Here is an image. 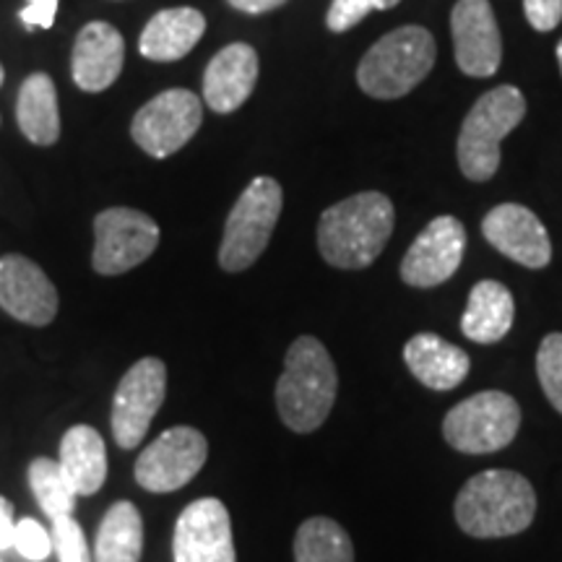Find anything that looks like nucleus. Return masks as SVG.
Here are the masks:
<instances>
[{
	"label": "nucleus",
	"instance_id": "0eeeda50",
	"mask_svg": "<svg viewBox=\"0 0 562 562\" xmlns=\"http://www.w3.org/2000/svg\"><path fill=\"white\" fill-rule=\"evenodd\" d=\"M521 427V406L510 393L482 391L456 404L442 419V435L459 453L484 456L503 451Z\"/></svg>",
	"mask_w": 562,
	"mask_h": 562
},
{
	"label": "nucleus",
	"instance_id": "7c9ffc66",
	"mask_svg": "<svg viewBox=\"0 0 562 562\" xmlns=\"http://www.w3.org/2000/svg\"><path fill=\"white\" fill-rule=\"evenodd\" d=\"M524 11L537 32H552L562 21V0H524Z\"/></svg>",
	"mask_w": 562,
	"mask_h": 562
},
{
	"label": "nucleus",
	"instance_id": "c85d7f7f",
	"mask_svg": "<svg viewBox=\"0 0 562 562\" xmlns=\"http://www.w3.org/2000/svg\"><path fill=\"white\" fill-rule=\"evenodd\" d=\"M13 547H16L26 560L40 562L50 558L53 533L40 521H34V518H21V521H16V539H13Z\"/></svg>",
	"mask_w": 562,
	"mask_h": 562
},
{
	"label": "nucleus",
	"instance_id": "4468645a",
	"mask_svg": "<svg viewBox=\"0 0 562 562\" xmlns=\"http://www.w3.org/2000/svg\"><path fill=\"white\" fill-rule=\"evenodd\" d=\"M456 63L467 76L487 79L503 63V40L490 0H459L451 11Z\"/></svg>",
	"mask_w": 562,
	"mask_h": 562
},
{
	"label": "nucleus",
	"instance_id": "20e7f679",
	"mask_svg": "<svg viewBox=\"0 0 562 562\" xmlns=\"http://www.w3.org/2000/svg\"><path fill=\"white\" fill-rule=\"evenodd\" d=\"M432 66V34L425 26H398L364 53L357 68V83L375 100H398L425 81Z\"/></svg>",
	"mask_w": 562,
	"mask_h": 562
},
{
	"label": "nucleus",
	"instance_id": "2f4dec72",
	"mask_svg": "<svg viewBox=\"0 0 562 562\" xmlns=\"http://www.w3.org/2000/svg\"><path fill=\"white\" fill-rule=\"evenodd\" d=\"M55 11H58V0H26V9L19 13V19L24 21L26 30H50L55 24Z\"/></svg>",
	"mask_w": 562,
	"mask_h": 562
},
{
	"label": "nucleus",
	"instance_id": "cd10ccee",
	"mask_svg": "<svg viewBox=\"0 0 562 562\" xmlns=\"http://www.w3.org/2000/svg\"><path fill=\"white\" fill-rule=\"evenodd\" d=\"M53 550L58 552L60 562H91V552L87 544V533L74 516L55 518L53 521Z\"/></svg>",
	"mask_w": 562,
	"mask_h": 562
},
{
	"label": "nucleus",
	"instance_id": "423d86ee",
	"mask_svg": "<svg viewBox=\"0 0 562 562\" xmlns=\"http://www.w3.org/2000/svg\"><path fill=\"white\" fill-rule=\"evenodd\" d=\"M284 193L273 178H256L232 206L220 248V266L229 273L250 269L269 248Z\"/></svg>",
	"mask_w": 562,
	"mask_h": 562
},
{
	"label": "nucleus",
	"instance_id": "5701e85b",
	"mask_svg": "<svg viewBox=\"0 0 562 562\" xmlns=\"http://www.w3.org/2000/svg\"><path fill=\"white\" fill-rule=\"evenodd\" d=\"M19 128L32 144L53 146L60 138L58 91L47 74H32L21 83L16 100Z\"/></svg>",
	"mask_w": 562,
	"mask_h": 562
},
{
	"label": "nucleus",
	"instance_id": "9d476101",
	"mask_svg": "<svg viewBox=\"0 0 562 562\" xmlns=\"http://www.w3.org/2000/svg\"><path fill=\"white\" fill-rule=\"evenodd\" d=\"M167 368L157 357H144L125 372L112 398V438L121 448H136L165 404Z\"/></svg>",
	"mask_w": 562,
	"mask_h": 562
},
{
	"label": "nucleus",
	"instance_id": "4be33fe9",
	"mask_svg": "<svg viewBox=\"0 0 562 562\" xmlns=\"http://www.w3.org/2000/svg\"><path fill=\"white\" fill-rule=\"evenodd\" d=\"M516 318V302L501 281L484 279L469 294L467 313L461 318V331L476 344H497L505 339Z\"/></svg>",
	"mask_w": 562,
	"mask_h": 562
},
{
	"label": "nucleus",
	"instance_id": "412c9836",
	"mask_svg": "<svg viewBox=\"0 0 562 562\" xmlns=\"http://www.w3.org/2000/svg\"><path fill=\"white\" fill-rule=\"evenodd\" d=\"M60 469L79 497L102 490L108 480V448L102 435L89 425H76L60 440Z\"/></svg>",
	"mask_w": 562,
	"mask_h": 562
},
{
	"label": "nucleus",
	"instance_id": "f8f14e48",
	"mask_svg": "<svg viewBox=\"0 0 562 562\" xmlns=\"http://www.w3.org/2000/svg\"><path fill=\"white\" fill-rule=\"evenodd\" d=\"M467 250V229L456 216H438L422 229L402 261L404 284L430 290L459 271Z\"/></svg>",
	"mask_w": 562,
	"mask_h": 562
},
{
	"label": "nucleus",
	"instance_id": "a878e982",
	"mask_svg": "<svg viewBox=\"0 0 562 562\" xmlns=\"http://www.w3.org/2000/svg\"><path fill=\"white\" fill-rule=\"evenodd\" d=\"M26 476H30V487L34 492V497H37L40 508L47 513V518L55 521V518L74 516L79 495H76L74 487L68 484L58 461L40 456V459H34L30 463Z\"/></svg>",
	"mask_w": 562,
	"mask_h": 562
},
{
	"label": "nucleus",
	"instance_id": "6ab92c4d",
	"mask_svg": "<svg viewBox=\"0 0 562 562\" xmlns=\"http://www.w3.org/2000/svg\"><path fill=\"white\" fill-rule=\"evenodd\" d=\"M404 362L422 385L432 391H451L467 381L472 360L461 347L438 334H417L406 341Z\"/></svg>",
	"mask_w": 562,
	"mask_h": 562
},
{
	"label": "nucleus",
	"instance_id": "e433bc0d",
	"mask_svg": "<svg viewBox=\"0 0 562 562\" xmlns=\"http://www.w3.org/2000/svg\"><path fill=\"white\" fill-rule=\"evenodd\" d=\"M3 79H5V74H3V66H0V87H3Z\"/></svg>",
	"mask_w": 562,
	"mask_h": 562
},
{
	"label": "nucleus",
	"instance_id": "72a5a7b5",
	"mask_svg": "<svg viewBox=\"0 0 562 562\" xmlns=\"http://www.w3.org/2000/svg\"><path fill=\"white\" fill-rule=\"evenodd\" d=\"M235 11H243V13H269V11H277L281 5L286 3V0H227Z\"/></svg>",
	"mask_w": 562,
	"mask_h": 562
},
{
	"label": "nucleus",
	"instance_id": "f257e3e1",
	"mask_svg": "<svg viewBox=\"0 0 562 562\" xmlns=\"http://www.w3.org/2000/svg\"><path fill=\"white\" fill-rule=\"evenodd\" d=\"M393 222V203L383 193L368 191L334 203L318 222L321 256L334 269H368L391 240Z\"/></svg>",
	"mask_w": 562,
	"mask_h": 562
},
{
	"label": "nucleus",
	"instance_id": "393cba45",
	"mask_svg": "<svg viewBox=\"0 0 562 562\" xmlns=\"http://www.w3.org/2000/svg\"><path fill=\"white\" fill-rule=\"evenodd\" d=\"M294 562H355V547L331 518H307L294 537Z\"/></svg>",
	"mask_w": 562,
	"mask_h": 562
},
{
	"label": "nucleus",
	"instance_id": "c9c22d12",
	"mask_svg": "<svg viewBox=\"0 0 562 562\" xmlns=\"http://www.w3.org/2000/svg\"><path fill=\"white\" fill-rule=\"evenodd\" d=\"M558 63H560V70H562V40H560V45H558Z\"/></svg>",
	"mask_w": 562,
	"mask_h": 562
},
{
	"label": "nucleus",
	"instance_id": "b1692460",
	"mask_svg": "<svg viewBox=\"0 0 562 562\" xmlns=\"http://www.w3.org/2000/svg\"><path fill=\"white\" fill-rule=\"evenodd\" d=\"M144 552V521L131 501L104 513L94 542V562H138Z\"/></svg>",
	"mask_w": 562,
	"mask_h": 562
},
{
	"label": "nucleus",
	"instance_id": "f704fd0d",
	"mask_svg": "<svg viewBox=\"0 0 562 562\" xmlns=\"http://www.w3.org/2000/svg\"><path fill=\"white\" fill-rule=\"evenodd\" d=\"M402 0H378V11H389L393 5H398Z\"/></svg>",
	"mask_w": 562,
	"mask_h": 562
},
{
	"label": "nucleus",
	"instance_id": "7ed1b4c3",
	"mask_svg": "<svg viewBox=\"0 0 562 562\" xmlns=\"http://www.w3.org/2000/svg\"><path fill=\"white\" fill-rule=\"evenodd\" d=\"M339 375L328 349L315 336H300L286 349L277 383L279 417L292 432H315L334 409Z\"/></svg>",
	"mask_w": 562,
	"mask_h": 562
},
{
	"label": "nucleus",
	"instance_id": "f3484780",
	"mask_svg": "<svg viewBox=\"0 0 562 562\" xmlns=\"http://www.w3.org/2000/svg\"><path fill=\"white\" fill-rule=\"evenodd\" d=\"M125 42L123 34L104 21H91L76 37L74 55H70V74L76 87L83 91L110 89L123 74Z\"/></svg>",
	"mask_w": 562,
	"mask_h": 562
},
{
	"label": "nucleus",
	"instance_id": "6e6552de",
	"mask_svg": "<svg viewBox=\"0 0 562 562\" xmlns=\"http://www.w3.org/2000/svg\"><path fill=\"white\" fill-rule=\"evenodd\" d=\"M159 245V224L136 209H104L94 220L91 266L102 277H121L151 258Z\"/></svg>",
	"mask_w": 562,
	"mask_h": 562
},
{
	"label": "nucleus",
	"instance_id": "39448f33",
	"mask_svg": "<svg viewBox=\"0 0 562 562\" xmlns=\"http://www.w3.org/2000/svg\"><path fill=\"white\" fill-rule=\"evenodd\" d=\"M526 100L521 89L497 87L474 102L461 125L456 157L461 172L474 182H487L501 167V144L508 133L521 125Z\"/></svg>",
	"mask_w": 562,
	"mask_h": 562
},
{
	"label": "nucleus",
	"instance_id": "1a4fd4ad",
	"mask_svg": "<svg viewBox=\"0 0 562 562\" xmlns=\"http://www.w3.org/2000/svg\"><path fill=\"white\" fill-rule=\"evenodd\" d=\"M203 102L188 89H167L146 102L131 123V136L140 151L167 159L199 133Z\"/></svg>",
	"mask_w": 562,
	"mask_h": 562
},
{
	"label": "nucleus",
	"instance_id": "dca6fc26",
	"mask_svg": "<svg viewBox=\"0 0 562 562\" xmlns=\"http://www.w3.org/2000/svg\"><path fill=\"white\" fill-rule=\"evenodd\" d=\"M0 307L26 326H47L58 315V290L37 263L9 252L0 258Z\"/></svg>",
	"mask_w": 562,
	"mask_h": 562
},
{
	"label": "nucleus",
	"instance_id": "a211bd4d",
	"mask_svg": "<svg viewBox=\"0 0 562 562\" xmlns=\"http://www.w3.org/2000/svg\"><path fill=\"white\" fill-rule=\"evenodd\" d=\"M258 81V53L245 42L227 45L211 58L203 74V100L214 112L240 110Z\"/></svg>",
	"mask_w": 562,
	"mask_h": 562
},
{
	"label": "nucleus",
	"instance_id": "ddd939ff",
	"mask_svg": "<svg viewBox=\"0 0 562 562\" xmlns=\"http://www.w3.org/2000/svg\"><path fill=\"white\" fill-rule=\"evenodd\" d=\"M175 562H237L229 510L216 497H201L180 513L172 537Z\"/></svg>",
	"mask_w": 562,
	"mask_h": 562
},
{
	"label": "nucleus",
	"instance_id": "2eb2a0df",
	"mask_svg": "<svg viewBox=\"0 0 562 562\" xmlns=\"http://www.w3.org/2000/svg\"><path fill=\"white\" fill-rule=\"evenodd\" d=\"M482 235L492 248L526 269H544L552 261V243L547 227L521 203H501L492 209L482 222Z\"/></svg>",
	"mask_w": 562,
	"mask_h": 562
},
{
	"label": "nucleus",
	"instance_id": "473e14b6",
	"mask_svg": "<svg viewBox=\"0 0 562 562\" xmlns=\"http://www.w3.org/2000/svg\"><path fill=\"white\" fill-rule=\"evenodd\" d=\"M16 539V516H13V505L0 495V550H9Z\"/></svg>",
	"mask_w": 562,
	"mask_h": 562
},
{
	"label": "nucleus",
	"instance_id": "bb28decb",
	"mask_svg": "<svg viewBox=\"0 0 562 562\" xmlns=\"http://www.w3.org/2000/svg\"><path fill=\"white\" fill-rule=\"evenodd\" d=\"M537 375L550 404L562 414V334L544 336L539 344Z\"/></svg>",
	"mask_w": 562,
	"mask_h": 562
},
{
	"label": "nucleus",
	"instance_id": "9b49d317",
	"mask_svg": "<svg viewBox=\"0 0 562 562\" xmlns=\"http://www.w3.org/2000/svg\"><path fill=\"white\" fill-rule=\"evenodd\" d=\"M209 459V442L195 427H172L161 432L136 461V482L149 492L186 487Z\"/></svg>",
	"mask_w": 562,
	"mask_h": 562
},
{
	"label": "nucleus",
	"instance_id": "f03ea898",
	"mask_svg": "<svg viewBox=\"0 0 562 562\" xmlns=\"http://www.w3.org/2000/svg\"><path fill=\"white\" fill-rule=\"evenodd\" d=\"M453 510L456 521L469 537H513L531 526L537 513V492L521 474L490 469L463 484Z\"/></svg>",
	"mask_w": 562,
	"mask_h": 562
},
{
	"label": "nucleus",
	"instance_id": "aec40b11",
	"mask_svg": "<svg viewBox=\"0 0 562 562\" xmlns=\"http://www.w3.org/2000/svg\"><path fill=\"white\" fill-rule=\"evenodd\" d=\"M203 32H206V19L201 11L188 9V5L159 11L140 32L138 50L146 60L175 63L199 45Z\"/></svg>",
	"mask_w": 562,
	"mask_h": 562
},
{
	"label": "nucleus",
	"instance_id": "c756f323",
	"mask_svg": "<svg viewBox=\"0 0 562 562\" xmlns=\"http://www.w3.org/2000/svg\"><path fill=\"white\" fill-rule=\"evenodd\" d=\"M370 11H378V0H334L331 9H328L326 26L336 34L349 32L351 26L360 24Z\"/></svg>",
	"mask_w": 562,
	"mask_h": 562
}]
</instances>
